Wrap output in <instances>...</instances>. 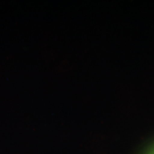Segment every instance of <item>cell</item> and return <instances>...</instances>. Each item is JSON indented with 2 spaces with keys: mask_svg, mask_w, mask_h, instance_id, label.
<instances>
[{
  "mask_svg": "<svg viewBox=\"0 0 154 154\" xmlns=\"http://www.w3.org/2000/svg\"><path fill=\"white\" fill-rule=\"evenodd\" d=\"M150 154H154V149L151 152V153H150Z\"/></svg>",
  "mask_w": 154,
  "mask_h": 154,
  "instance_id": "1",
  "label": "cell"
}]
</instances>
